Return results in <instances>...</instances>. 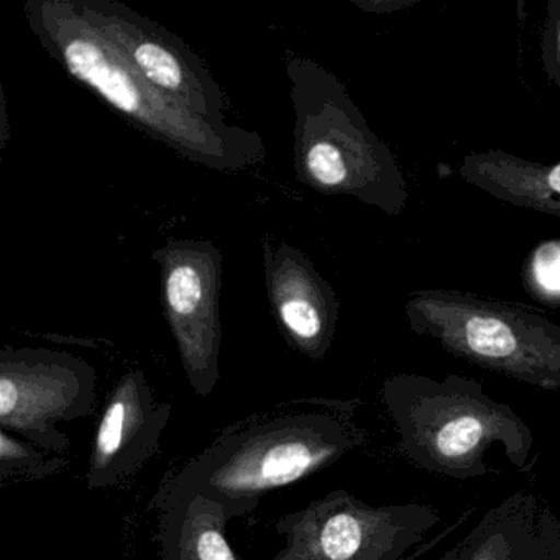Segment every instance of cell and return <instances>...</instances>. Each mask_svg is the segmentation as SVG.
Here are the masks:
<instances>
[{"label":"cell","instance_id":"1","mask_svg":"<svg viewBox=\"0 0 560 560\" xmlns=\"http://www.w3.org/2000/svg\"><path fill=\"white\" fill-rule=\"evenodd\" d=\"M363 442L353 402H290L229 425L162 488L201 494L237 520L257 510L265 494L330 467Z\"/></svg>","mask_w":560,"mask_h":560},{"label":"cell","instance_id":"2","mask_svg":"<svg viewBox=\"0 0 560 560\" xmlns=\"http://www.w3.org/2000/svg\"><path fill=\"white\" fill-rule=\"evenodd\" d=\"M382 398L402 457L421 470L458 481L485 477L497 447L516 470L529 464L533 429L477 380L396 373L383 383Z\"/></svg>","mask_w":560,"mask_h":560},{"label":"cell","instance_id":"3","mask_svg":"<svg viewBox=\"0 0 560 560\" xmlns=\"http://www.w3.org/2000/svg\"><path fill=\"white\" fill-rule=\"evenodd\" d=\"M412 332L434 340L455 359L526 383L560 389V326L524 304L455 290L408 294Z\"/></svg>","mask_w":560,"mask_h":560},{"label":"cell","instance_id":"4","mask_svg":"<svg viewBox=\"0 0 560 560\" xmlns=\"http://www.w3.org/2000/svg\"><path fill=\"white\" fill-rule=\"evenodd\" d=\"M37 19L35 28L44 44L78 81L145 132L155 133L186 155L208 165L219 166L218 162H222L228 166L229 160H235L228 147L235 149L241 137H252L242 130L215 129L185 104L150 86L78 11L77 4L42 5Z\"/></svg>","mask_w":560,"mask_h":560},{"label":"cell","instance_id":"5","mask_svg":"<svg viewBox=\"0 0 560 560\" xmlns=\"http://www.w3.org/2000/svg\"><path fill=\"white\" fill-rule=\"evenodd\" d=\"M439 523L432 504L376 506L334 490L280 517L284 547L271 560H415L445 536L419 546Z\"/></svg>","mask_w":560,"mask_h":560},{"label":"cell","instance_id":"6","mask_svg":"<svg viewBox=\"0 0 560 560\" xmlns=\"http://www.w3.org/2000/svg\"><path fill=\"white\" fill-rule=\"evenodd\" d=\"M93 366L70 353L4 350L0 357V428L31 444L67 454L70 439L58 422L94 415Z\"/></svg>","mask_w":560,"mask_h":560},{"label":"cell","instance_id":"7","mask_svg":"<svg viewBox=\"0 0 560 560\" xmlns=\"http://www.w3.org/2000/svg\"><path fill=\"white\" fill-rule=\"evenodd\" d=\"M77 8L150 86L185 104L215 129L234 130L222 122V96L218 88L172 35L122 5L81 2Z\"/></svg>","mask_w":560,"mask_h":560},{"label":"cell","instance_id":"8","mask_svg":"<svg viewBox=\"0 0 560 560\" xmlns=\"http://www.w3.org/2000/svg\"><path fill=\"white\" fill-rule=\"evenodd\" d=\"M168 402L156 401L142 372H130L110 393L91 447L88 490L119 487L160 452L172 419Z\"/></svg>","mask_w":560,"mask_h":560},{"label":"cell","instance_id":"9","mask_svg":"<svg viewBox=\"0 0 560 560\" xmlns=\"http://www.w3.org/2000/svg\"><path fill=\"white\" fill-rule=\"evenodd\" d=\"M441 560H560V517L537 491H514Z\"/></svg>","mask_w":560,"mask_h":560},{"label":"cell","instance_id":"10","mask_svg":"<svg viewBox=\"0 0 560 560\" xmlns=\"http://www.w3.org/2000/svg\"><path fill=\"white\" fill-rule=\"evenodd\" d=\"M211 280L192 261H176L165 280L166 304L183 365L196 395L208 396L219 380V329L208 310Z\"/></svg>","mask_w":560,"mask_h":560},{"label":"cell","instance_id":"11","mask_svg":"<svg viewBox=\"0 0 560 560\" xmlns=\"http://www.w3.org/2000/svg\"><path fill=\"white\" fill-rule=\"evenodd\" d=\"M457 173L467 185L500 201L560 218V162L537 163L487 150L465 156Z\"/></svg>","mask_w":560,"mask_h":560},{"label":"cell","instance_id":"12","mask_svg":"<svg viewBox=\"0 0 560 560\" xmlns=\"http://www.w3.org/2000/svg\"><path fill=\"white\" fill-rule=\"evenodd\" d=\"M155 504L162 560H242L229 544L231 520L221 504L162 487Z\"/></svg>","mask_w":560,"mask_h":560},{"label":"cell","instance_id":"13","mask_svg":"<svg viewBox=\"0 0 560 560\" xmlns=\"http://www.w3.org/2000/svg\"><path fill=\"white\" fill-rule=\"evenodd\" d=\"M68 462L58 455L37 447L27 441H21L12 432H0V483L18 481H37L58 474Z\"/></svg>","mask_w":560,"mask_h":560},{"label":"cell","instance_id":"14","mask_svg":"<svg viewBox=\"0 0 560 560\" xmlns=\"http://www.w3.org/2000/svg\"><path fill=\"white\" fill-rule=\"evenodd\" d=\"M523 281L530 296L560 304V241L544 242L530 252Z\"/></svg>","mask_w":560,"mask_h":560},{"label":"cell","instance_id":"15","mask_svg":"<svg viewBox=\"0 0 560 560\" xmlns=\"http://www.w3.org/2000/svg\"><path fill=\"white\" fill-rule=\"evenodd\" d=\"M540 57L550 83L560 90V0H549L546 8Z\"/></svg>","mask_w":560,"mask_h":560}]
</instances>
